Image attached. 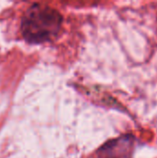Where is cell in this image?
<instances>
[{"label": "cell", "mask_w": 157, "mask_h": 158, "mask_svg": "<svg viewBox=\"0 0 157 158\" xmlns=\"http://www.w3.org/2000/svg\"><path fill=\"white\" fill-rule=\"evenodd\" d=\"M137 142L131 133L121 134L102 144L96 152V158H133Z\"/></svg>", "instance_id": "7a4b0ae2"}, {"label": "cell", "mask_w": 157, "mask_h": 158, "mask_svg": "<svg viewBox=\"0 0 157 158\" xmlns=\"http://www.w3.org/2000/svg\"><path fill=\"white\" fill-rule=\"evenodd\" d=\"M63 16L56 8L40 4H31L20 19V33L31 44H43L56 40L63 26Z\"/></svg>", "instance_id": "6da1fadb"}]
</instances>
